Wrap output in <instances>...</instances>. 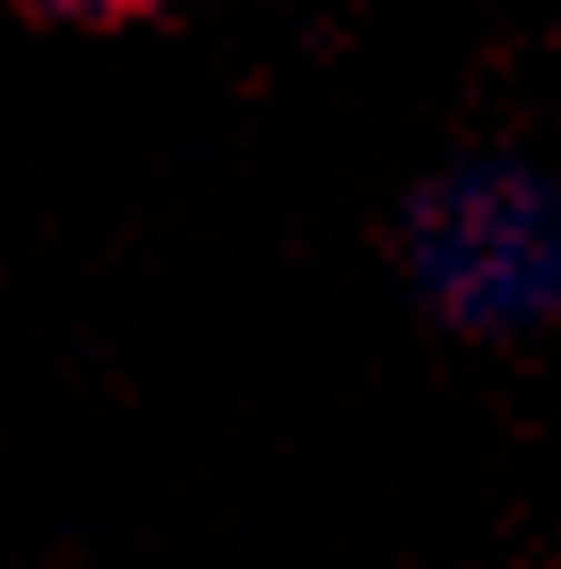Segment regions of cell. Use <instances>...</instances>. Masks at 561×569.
<instances>
[{"mask_svg":"<svg viewBox=\"0 0 561 569\" xmlns=\"http://www.w3.org/2000/svg\"><path fill=\"white\" fill-rule=\"evenodd\" d=\"M407 277L472 342L561 318V188L529 163H455L407 203Z\"/></svg>","mask_w":561,"mask_h":569,"instance_id":"1","label":"cell"},{"mask_svg":"<svg viewBox=\"0 0 561 569\" xmlns=\"http://www.w3.org/2000/svg\"><path fill=\"white\" fill-rule=\"evenodd\" d=\"M41 9H58V17H131L147 0H41Z\"/></svg>","mask_w":561,"mask_h":569,"instance_id":"2","label":"cell"}]
</instances>
